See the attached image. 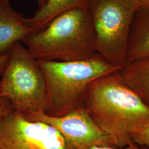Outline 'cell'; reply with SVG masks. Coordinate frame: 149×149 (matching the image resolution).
I'll use <instances>...</instances> for the list:
<instances>
[{
	"mask_svg": "<svg viewBox=\"0 0 149 149\" xmlns=\"http://www.w3.org/2000/svg\"><path fill=\"white\" fill-rule=\"evenodd\" d=\"M8 58V53L3 55H0V74H3L6 66V65L7 64Z\"/></svg>",
	"mask_w": 149,
	"mask_h": 149,
	"instance_id": "14",
	"label": "cell"
},
{
	"mask_svg": "<svg viewBox=\"0 0 149 149\" xmlns=\"http://www.w3.org/2000/svg\"><path fill=\"white\" fill-rule=\"evenodd\" d=\"M118 73L124 84L149 108V57L127 63Z\"/></svg>",
	"mask_w": 149,
	"mask_h": 149,
	"instance_id": "10",
	"label": "cell"
},
{
	"mask_svg": "<svg viewBox=\"0 0 149 149\" xmlns=\"http://www.w3.org/2000/svg\"><path fill=\"white\" fill-rule=\"evenodd\" d=\"M22 43L39 61H72L90 58L96 52L89 8L65 12L43 30L32 32Z\"/></svg>",
	"mask_w": 149,
	"mask_h": 149,
	"instance_id": "2",
	"label": "cell"
},
{
	"mask_svg": "<svg viewBox=\"0 0 149 149\" xmlns=\"http://www.w3.org/2000/svg\"><path fill=\"white\" fill-rule=\"evenodd\" d=\"M44 77L47 109L51 117H61L85 106L91 84L122 68L114 66L96 53L88 59L72 61L37 60Z\"/></svg>",
	"mask_w": 149,
	"mask_h": 149,
	"instance_id": "3",
	"label": "cell"
},
{
	"mask_svg": "<svg viewBox=\"0 0 149 149\" xmlns=\"http://www.w3.org/2000/svg\"><path fill=\"white\" fill-rule=\"evenodd\" d=\"M140 7H149V0H137Z\"/></svg>",
	"mask_w": 149,
	"mask_h": 149,
	"instance_id": "16",
	"label": "cell"
},
{
	"mask_svg": "<svg viewBox=\"0 0 149 149\" xmlns=\"http://www.w3.org/2000/svg\"><path fill=\"white\" fill-rule=\"evenodd\" d=\"M91 149H149L145 147L140 146L137 144L132 143L128 146L124 148L118 147H111V146H95Z\"/></svg>",
	"mask_w": 149,
	"mask_h": 149,
	"instance_id": "13",
	"label": "cell"
},
{
	"mask_svg": "<svg viewBox=\"0 0 149 149\" xmlns=\"http://www.w3.org/2000/svg\"><path fill=\"white\" fill-rule=\"evenodd\" d=\"M1 80V94L22 113L46 112V84L37 60L22 43L13 44Z\"/></svg>",
	"mask_w": 149,
	"mask_h": 149,
	"instance_id": "4",
	"label": "cell"
},
{
	"mask_svg": "<svg viewBox=\"0 0 149 149\" xmlns=\"http://www.w3.org/2000/svg\"><path fill=\"white\" fill-rule=\"evenodd\" d=\"M91 0H47L33 16L23 18V21L34 32L43 30L56 17L72 9L87 7Z\"/></svg>",
	"mask_w": 149,
	"mask_h": 149,
	"instance_id": "11",
	"label": "cell"
},
{
	"mask_svg": "<svg viewBox=\"0 0 149 149\" xmlns=\"http://www.w3.org/2000/svg\"><path fill=\"white\" fill-rule=\"evenodd\" d=\"M130 138L133 143L149 149V120L134 130Z\"/></svg>",
	"mask_w": 149,
	"mask_h": 149,
	"instance_id": "12",
	"label": "cell"
},
{
	"mask_svg": "<svg viewBox=\"0 0 149 149\" xmlns=\"http://www.w3.org/2000/svg\"><path fill=\"white\" fill-rule=\"evenodd\" d=\"M139 7L137 0H91L96 53L114 66L127 63L130 30Z\"/></svg>",
	"mask_w": 149,
	"mask_h": 149,
	"instance_id": "5",
	"label": "cell"
},
{
	"mask_svg": "<svg viewBox=\"0 0 149 149\" xmlns=\"http://www.w3.org/2000/svg\"><path fill=\"white\" fill-rule=\"evenodd\" d=\"M6 101V100L3 98L1 96V81H0V106L3 104Z\"/></svg>",
	"mask_w": 149,
	"mask_h": 149,
	"instance_id": "18",
	"label": "cell"
},
{
	"mask_svg": "<svg viewBox=\"0 0 149 149\" xmlns=\"http://www.w3.org/2000/svg\"><path fill=\"white\" fill-rule=\"evenodd\" d=\"M0 149H67L53 127L28 120L13 108L0 120Z\"/></svg>",
	"mask_w": 149,
	"mask_h": 149,
	"instance_id": "7",
	"label": "cell"
},
{
	"mask_svg": "<svg viewBox=\"0 0 149 149\" xmlns=\"http://www.w3.org/2000/svg\"><path fill=\"white\" fill-rule=\"evenodd\" d=\"M6 102H5L3 104H2L0 106V120L1 119L3 115L6 112H7L8 110H10L11 108H10L8 107L7 106Z\"/></svg>",
	"mask_w": 149,
	"mask_h": 149,
	"instance_id": "15",
	"label": "cell"
},
{
	"mask_svg": "<svg viewBox=\"0 0 149 149\" xmlns=\"http://www.w3.org/2000/svg\"><path fill=\"white\" fill-rule=\"evenodd\" d=\"M97 125L109 135L118 148L133 143L134 130L149 120V108L123 82L117 71L95 80L85 106Z\"/></svg>",
	"mask_w": 149,
	"mask_h": 149,
	"instance_id": "1",
	"label": "cell"
},
{
	"mask_svg": "<svg viewBox=\"0 0 149 149\" xmlns=\"http://www.w3.org/2000/svg\"><path fill=\"white\" fill-rule=\"evenodd\" d=\"M23 18L8 0H0V55L8 53L13 44L22 42L34 32L24 23Z\"/></svg>",
	"mask_w": 149,
	"mask_h": 149,
	"instance_id": "8",
	"label": "cell"
},
{
	"mask_svg": "<svg viewBox=\"0 0 149 149\" xmlns=\"http://www.w3.org/2000/svg\"></svg>",
	"mask_w": 149,
	"mask_h": 149,
	"instance_id": "19",
	"label": "cell"
},
{
	"mask_svg": "<svg viewBox=\"0 0 149 149\" xmlns=\"http://www.w3.org/2000/svg\"><path fill=\"white\" fill-rule=\"evenodd\" d=\"M23 113L29 120L44 123L55 128L62 136L67 149L117 147L112 138L94 122L85 107L61 117H51L43 112Z\"/></svg>",
	"mask_w": 149,
	"mask_h": 149,
	"instance_id": "6",
	"label": "cell"
},
{
	"mask_svg": "<svg viewBox=\"0 0 149 149\" xmlns=\"http://www.w3.org/2000/svg\"><path fill=\"white\" fill-rule=\"evenodd\" d=\"M36 2H37L38 6H39V8L42 7L46 2V1L47 0H36Z\"/></svg>",
	"mask_w": 149,
	"mask_h": 149,
	"instance_id": "17",
	"label": "cell"
},
{
	"mask_svg": "<svg viewBox=\"0 0 149 149\" xmlns=\"http://www.w3.org/2000/svg\"><path fill=\"white\" fill-rule=\"evenodd\" d=\"M149 57V7H139L132 22L128 39L127 62Z\"/></svg>",
	"mask_w": 149,
	"mask_h": 149,
	"instance_id": "9",
	"label": "cell"
}]
</instances>
